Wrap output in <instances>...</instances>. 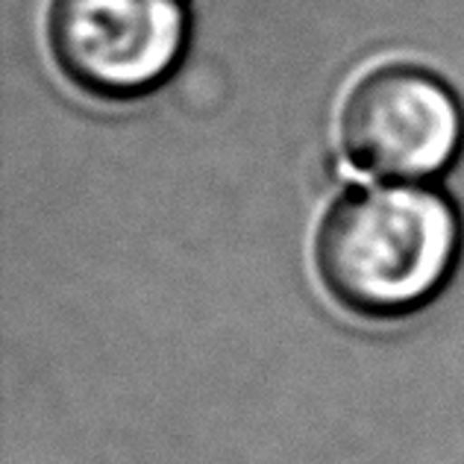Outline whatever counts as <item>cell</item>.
Masks as SVG:
<instances>
[{"instance_id": "cell-1", "label": "cell", "mask_w": 464, "mask_h": 464, "mask_svg": "<svg viewBox=\"0 0 464 464\" xmlns=\"http://www.w3.org/2000/svg\"><path fill=\"white\" fill-rule=\"evenodd\" d=\"M461 250V212L435 182L362 179L321 212L312 267L338 309L388 324L430 309L453 283Z\"/></svg>"}, {"instance_id": "cell-2", "label": "cell", "mask_w": 464, "mask_h": 464, "mask_svg": "<svg viewBox=\"0 0 464 464\" xmlns=\"http://www.w3.org/2000/svg\"><path fill=\"white\" fill-rule=\"evenodd\" d=\"M333 132L344 165L362 179L438 182L464 153V103L430 65L385 59L347 82Z\"/></svg>"}, {"instance_id": "cell-3", "label": "cell", "mask_w": 464, "mask_h": 464, "mask_svg": "<svg viewBox=\"0 0 464 464\" xmlns=\"http://www.w3.org/2000/svg\"><path fill=\"white\" fill-rule=\"evenodd\" d=\"M53 68L92 101L132 103L177 77L191 47V0H47Z\"/></svg>"}]
</instances>
